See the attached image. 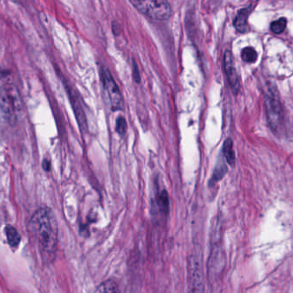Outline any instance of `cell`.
Returning <instances> with one entry per match:
<instances>
[{"mask_svg": "<svg viewBox=\"0 0 293 293\" xmlns=\"http://www.w3.org/2000/svg\"><path fill=\"white\" fill-rule=\"evenodd\" d=\"M29 233L45 264L56 259L58 246V227L55 214L49 208H40L29 219Z\"/></svg>", "mask_w": 293, "mask_h": 293, "instance_id": "cell-1", "label": "cell"}, {"mask_svg": "<svg viewBox=\"0 0 293 293\" xmlns=\"http://www.w3.org/2000/svg\"><path fill=\"white\" fill-rule=\"evenodd\" d=\"M23 107L20 92L16 86L5 84L0 88V118L14 124Z\"/></svg>", "mask_w": 293, "mask_h": 293, "instance_id": "cell-2", "label": "cell"}, {"mask_svg": "<svg viewBox=\"0 0 293 293\" xmlns=\"http://www.w3.org/2000/svg\"><path fill=\"white\" fill-rule=\"evenodd\" d=\"M265 109L268 125L276 134L285 130V116L276 88H269L265 93Z\"/></svg>", "mask_w": 293, "mask_h": 293, "instance_id": "cell-3", "label": "cell"}, {"mask_svg": "<svg viewBox=\"0 0 293 293\" xmlns=\"http://www.w3.org/2000/svg\"><path fill=\"white\" fill-rule=\"evenodd\" d=\"M142 14L154 20L166 21L172 15V9L167 0H130Z\"/></svg>", "mask_w": 293, "mask_h": 293, "instance_id": "cell-4", "label": "cell"}, {"mask_svg": "<svg viewBox=\"0 0 293 293\" xmlns=\"http://www.w3.org/2000/svg\"><path fill=\"white\" fill-rule=\"evenodd\" d=\"M187 272L188 293H204L202 257L198 254H191L189 256Z\"/></svg>", "mask_w": 293, "mask_h": 293, "instance_id": "cell-5", "label": "cell"}, {"mask_svg": "<svg viewBox=\"0 0 293 293\" xmlns=\"http://www.w3.org/2000/svg\"><path fill=\"white\" fill-rule=\"evenodd\" d=\"M100 76L102 79L103 85L111 102V108L113 111L122 110V94L120 93V88L118 87L111 72H109L108 69L103 67L100 71Z\"/></svg>", "mask_w": 293, "mask_h": 293, "instance_id": "cell-6", "label": "cell"}, {"mask_svg": "<svg viewBox=\"0 0 293 293\" xmlns=\"http://www.w3.org/2000/svg\"><path fill=\"white\" fill-rule=\"evenodd\" d=\"M223 256H222L220 235L215 232L211 246V253L208 260V268L210 275H216L222 270L223 267Z\"/></svg>", "mask_w": 293, "mask_h": 293, "instance_id": "cell-7", "label": "cell"}, {"mask_svg": "<svg viewBox=\"0 0 293 293\" xmlns=\"http://www.w3.org/2000/svg\"><path fill=\"white\" fill-rule=\"evenodd\" d=\"M224 69L230 88L234 94H238L240 91V82L236 67L234 65L233 56L230 50L225 51L224 54Z\"/></svg>", "mask_w": 293, "mask_h": 293, "instance_id": "cell-8", "label": "cell"}, {"mask_svg": "<svg viewBox=\"0 0 293 293\" xmlns=\"http://www.w3.org/2000/svg\"><path fill=\"white\" fill-rule=\"evenodd\" d=\"M69 97L72 103V108L74 111L75 116L77 118V123L79 125L80 129L82 131H88V124L86 120L85 113L83 111V107L80 102L79 98L76 91L73 89H68Z\"/></svg>", "mask_w": 293, "mask_h": 293, "instance_id": "cell-9", "label": "cell"}, {"mask_svg": "<svg viewBox=\"0 0 293 293\" xmlns=\"http://www.w3.org/2000/svg\"><path fill=\"white\" fill-rule=\"evenodd\" d=\"M253 8L254 7L251 6L239 10L233 22L234 28L237 32H239L240 34H244L247 31L248 18Z\"/></svg>", "mask_w": 293, "mask_h": 293, "instance_id": "cell-10", "label": "cell"}, {"mask_svg": "<svg viewBox=\"0 0 293 293\" xmlns=\"http://www.w3.org/2000/svg\"><path fill=\"white\" fill-rule=\"evenodd\" d=\"M93 293H120V289L116 280L106 279L100 283Z\"/></svg>", "mask_w": 293, "mask_h": 293, "instance_id": "cell-11", "label": "cell"}, {"mask_svg": "<svg viewBox=\"0 0 293 293\" xmlns=\"http://www.w3.org/2000/svg\"><path fill=\"white\" fill-rule=\"evenodd\" d=\"M5 231H6V239H7L9 245L12 249H17L21 242V236L19 232L17 231L16 228L10 225H6Z\"/></svg>", "mask_w": 293, "mask_h": 293, "instance_id": "cell-12", "label": "cell"}, {"mask_svg": "<svg viewBox=\"0 0 293 293\" xmlns=\"http://www.w3.org/2000/svg\"><path fill=\"white\" fill-rule=\"evenodd\" d=\"M157 203L161 214L168 215L170 213V199H169L167 191L164 190L159 194V196L157 197Z\"/></svg>", "mask_w": 293, "mask_h": 293, "instance_id": "cell-13", "label": "cell"}, {"mask_svg": "<svg viewBox=\"0 0 293 293\" xmlns=\"http://www.w3.org/2000/svg\"><path fill=\"white\" fill-rule=\"evenodd\" d=\"M223 154L230 165H233L235 163V152H234L233 142L230 138L225 140L223 147Z\"/></svg>", "mask_w": 293, "mask_h": 293, "instance_id": "cell-14", "label": "cell"}, {"mask_svg": "<svg viewBox=\"0 0 293 293\" xmlns=\"http://www.w3.org/2000/svg\"><path fill=\"white\" fill-rule=\"evenodd\" d=\"M241 57L246 63H254L257 60V52L253 47L248 46L241 51Z\"/></svg>", "mask_w": 293, "mask_h": 293, "instance_id": "cell-15", "label": "cell"}, {"mask_svg": "<svg viewBox=\"0 0 293 293\" xmlns=\"http://www.w3.org/2000/svg\"><path fill=\"white\" fill-rule=\"evenodd\" d=\"M286 26H287V19L285 17H281L271 23V30L274 34H282L286 29Z\"/></svg>", "mask_w": 293, "mask_h": 293, "instance_id": "cell-16", "label": "cell"}, {"mask_svg": "<svg viewBox=\"0 0 293 293\" xmlns=\"http://www.w3.org/2000/svg\"><path fill=\"white\" fill-rule=\"evenodd\" d=\"M226 171H227V168L225 166V164L222 161H219L215 167V170H214V180L215 181L221 180L222 178L225 176Z\"/></svg>", "mask_w": 293, "mask_h": 293, "instance_id": "cell-17", "label": "cell"}, {"mask_svg": "<svg viewBox=\"0 0 293 293\" xmlns=\"http://www.w3.org/2000/svg\"><path fill=\"white\" fill-rule=\"evenodd\" d=\"M116 130L120 136H124L126 134V120H125V118H118L117 123H116Z\"/></svg>", "mask_w": 293, "mask_h": 293, "instance_id": "cell-18", "label": "cell"}, {"mask_svg": "<svg viewBox=\"0 0 293 293\" xmlns=\"http://www.w3.org/2000/svg\"><path fill=\"white\" fill-rule=\"evenodd\" d=\"M132 70H133V72H132V75H133V78H134L136 83H139L141 82V77H140L139 70H138V67H137V64L133 60L132 62Z\"/></svg>", "mask_w": 293, "mask_h": 293, "instance_id": "cell-19", "label": "cell"}, {"mask_svg": "<svg viewBox=\"0 0 293 293\" xmlns=\"http://www.w3.org/2000/svg\"><path fill=\"white\" fill-rule=\"evenodd\" d=\"M50 167H51V164H50L48 160L45 159L44 162H43V168H44V170L46 171H50V169H51Z\"/></svg>", "mask_w": 293, "mask_h": 293, "instance_id": "cell-20", "label": "cell"}, {"mask_svg": "<svg viewBox=\"0 0 293 293\" xmlns=\"http://www.w3.org/2000/svg\"><path fill=\"white\" fill-rule=\"evenodd\" d=\"M13 1H16V0H13Z\"/></svg>", "mask_w": 293, "mask_h": 293, "instance_id": "cell-21", "label": "cell"}]
</instances>
